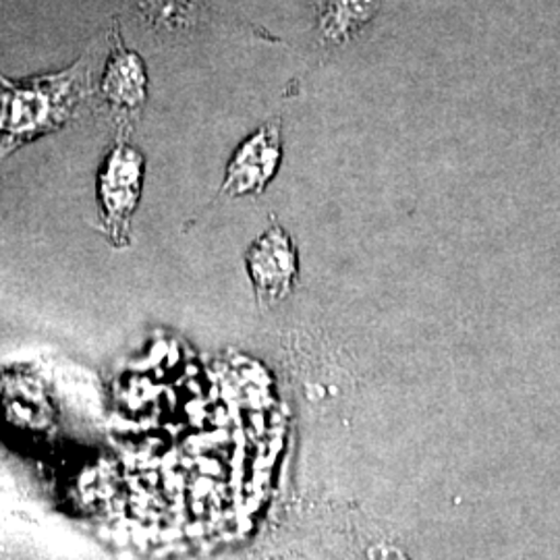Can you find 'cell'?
Segmentation results:
<instances>
[{
  "instance_id": "cell-1",
  "label": "cell",
  "mask_w": 560,
  "mask_h": 560,
  "mask_svg": "<svg viewBox=\"0 0 560 560\" xmlns=\"http://www.w3.org/2000/svg\"><path fill=\"white\" fill-rule=\"evenodd\" d=\"M85 88L83 67L78 65L55 78L13 83L0 88V154L44 136L69 119Z\"/></svg>"
},
{
  "instance_id": "cell-2",
  "label": "cell",
  "mask_w": 560,
  "mask_h": 560,
  "mask_svg": "<svg viewBox=\"0 0 560 560\" xmlns=\"http://www.w3.org/2000/svg\"><path fill=\"white\" fill-rule=\"evenodd\" d=\"M143 156L136 148L120 143L108 152L98 173V201L104 229L113 243L127 237L129 221L140 201Z\"/></svg>"
},
{
  "instance_id": "cell-3",
  "label": "cell",
  "mask_w": 560,
  "mask_h": 560,
  "mask_svg": "<svg viewBox=\"0 0 560 560\" xmlns=\"http://www.w3.org/2000/svg\"><path fill=\"white\" fill-rule=\"evenodd\" d=\"M247 272L256 295L264 303H275L291 293L300 275V258L289 233L275 224L254 241L247 252Z\"/></svg>"
},
{
  "instance_id": "cell-4",
  "label": "cell",
  "mask_w": 560,
  "mask_h": 560,
  "mask_svg": "<svg viewBox=\"0 0 560 560\" xmlns=\"http://www.w3.org/2000/svg\"><path fill=\"white\" fill-rule=\"evenodd\" d=\"M280 162L279 127H261L249 140L241 143L226 168L222 191L231 196L260 194L275 177Z\"/></svg>"
},
{
  "instance_id": "cell-5",
  "label": "cell",
  "mask_w": 560,
  "mask_h": 560,
  "mask_svg": "<svg viewBox=\"0 0 560 560\" xmlns=\"http://www.w3.org/2000/svg\"><path fill=\"white\" fill-rule=\"evenodd\" d=\"M102 94L113 106L136 108L145 98V73L140 57L117 46L102 80Z\"/></svg>"
},
{
  "instance_id": "cell-6",
  "label": "cell",
  "mask_w": 560,
  "mask_h": 560,
  "mask_svg": "<svg viewBox=\"0 0 560 560\" xmlns=\"http://www.w3.org/2000/svg\"><path fill=\"white\" fill-rule=\"evenodd\" d=\"M381 9V0H324L318 32L328 44H342L363 30Z\"/></svg>"
},
{
  "instance_id": "cell-7",
  "label": "cell",
  "mask_w": 560,
  "mask_h": 560,
  "mask_svg": "<svg viewBox=\"0 0 560 560\" xmlns=\"http://www.w3.org/2000/svg\"><path fill=\"white\" fill-rule=\"evenodd\" d=\"M145 15L154 23H175L183 18L189 0H138Z\"/></svg>"
},
{
  "instance_id": "cell-8",
  "label": "cell",
  "mask_w": 560,
  "mask_h": 560,
  "mask_svg": "<svg viewBox=\"0 0 560 560\" xmlns=\"http://www.w3.org/2000/svg\"><path fill=\"white\" fill-rule=\"evenodd\" d=\"M365 560H409L400 550L390 544H376L365 550Z\"/></svg>"
}]
</instances>
